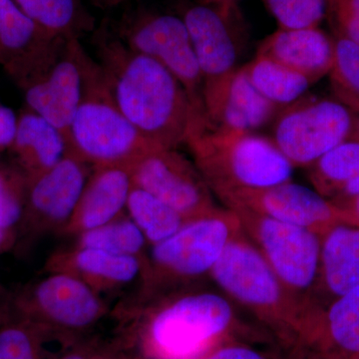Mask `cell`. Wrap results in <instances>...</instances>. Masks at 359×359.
Instances as JSON below:
<instances>
[{"label": "cell", "mask_w": 359, "mask_h": 359, "mask_svg": "<svg viewBox=\"0 0 359 359\" xmlns=\"http://www.w3.org/2000/svg\"><path fill=\"white\" fill-rule=\"evenodd\" d=\"M199 1L204 2V4H233V2H236V4H237L238 0H199Z\"/></svg>", "instance_id": "ab89813d"}, {"label": "cell", "mask_w": 359, "mask_h": 359, "mask_svg": "<svg viewBox=\"0 0 359 359\" xmlns=\"http://www.w3.org/2000/svg\"><path fill=\"white\" fill-rule=\"evenodd\" d=\"M132 187L130 167L94 168L65 233L77 236L120 218L126 210Z\"/></svg>", "instance_id": "ac0fdd59"}, {"label": "cell", "mask_w": 359, "mask_h": 359, "mask_svg": "<svg viewBox=\"0 0 359 359\" xmlns=\"http://www.w3.org/2000/svg\"><path fill=\"white\" fill-rule=\"evenodd\" d=\"M0 359H39L37 339L23 325L0 328Z\"/></svg>", "instance_id": "1f68e13d"}, {"label": "cell", "mask_w": 359, "mask_h": 359, "mask_svg": "<svg viewBox=\"0 0 359 359\" xmlns=\"http://www.w3.org/2000/svg\"><path fill=\"white\" fill-rule=\"evenodd\" d=\"M76 237V247L89 248L146 259L144 252L149 245L140 229L128 217L120 218L98 228L83 231Z\"/></svg>", "instance_id": "83f0119b"}, {"label": "cell", "mask_w": 359, "mask_h": 359, "mask_svg": "<svg viewBox=\"0 0 359 359\" xmlns=\"http://www.w3.org/2000/svg\"><path fill=\"white\" fill-rule=\"evenodd\" d=\"M145 259L76 247L54 255L51 271L69 273L97 292L126 287L143 276Z\"/></svg>", "instance_id": "44dd1931"}, {"label": "cell", "mask_w": 359, "mask_h": 359, "mask_svg": "<svg viewBox=\"0 0 359 359\" xmlns=\"http://www.w3.org/2000/svg\"><path fill=\"white\" fill-rule=\"evenodd\" d=\"M202 75L203 89L238 70L244 20L237 4H188L180 8Z\"/></svg>", "instance_id": "7c38bea8"}, {"label": "cell", "mask_w": 359, "mask_h": 359, "mask_svg": "<svg viewBox=\"0 0 359 359\" xmlns=\"http://www.w3.org/2000/svg\"><path fill=\"white\" fill-rule=\"evenodd\" d=\"M313 359H325V358H321L320 354H318L316 353V351H314V358Z\"/></svg>", "instance_id": "b9f144b4"}, {"label": "cell", "mask_w": 359, "mask_h": 359, "mask_svg": "<svg viewBox=\"0 0 359 359\" xmlns=\"http://www.w3.org/2000/svg\"><path fill=\"white\" fill-rule=\"evenodd\" d=\"M58 359H95L90 356L88 353H84V351H70V353H67L63 354L61 358Z\"/></svg>", "instance_id": "f35d334b"}, {"label": "cell", "mask_w": 359, "mask_h": 359, "mask_svg": "<svg viewBox=\"0 0 359 359\" xmlns=\"http://www.w3.org/2000/svg\"><path fill=\"white\" fill-rule=\"evenodd\" d=\"M273 16L278 29L299 30L320 27L328 15V0H262Z\"/></svg>", "instance_id": "f546056e"}, {"label": "cell", "mask_w": 359, "mask_h": 359, "mask_svg": "<svg viewBox=\"0 0 359 359\" xmlns=\"http://www.w3.org/2000/svg\"><path fill=\"white\" fill-rule=\"evenodd\" d=\"M306 346L325 359H359V287L321 309Z\"/></svg>", "instance_id": "7402d4cb"}, {"label": "cell", "mask_w": 359, "mask_h": 359, "mask_svg": "<svg viewBox=\"0 0 359 359\" xmlns=\"http://www.w3.org/2000/svg\"><path fill=\"white\" fill-rule=\"evenodd\" d=\"M257 55L273 59L316 83L327 76L334 58V40L320 27L278 29L259 45Z\"/></svg>", "instance_id": "ffe728a7"}, {"label": "cell", "mask_w": 359, "mask_h": 359, "mask_svg": "<svg viewBox=\"0 0 359 359\" xmlns=\"http://www.w3.org/2000/svg\"><path fill=\"white\" fill-rule=\"evenodd\" d=\"M94 6L102 9L118 8L129 0H88Z\"/></svg>", "instance_id": "d590c367"}, {"label": "cell", "mask_w": 359, "mask_h": 359, "mask_svg": "<svg viewBox=\"0 0 359 359\" xmlns=\"http://www.w3.org/2000/svg\"><path fill=\"white\" fill-rule=\"evenodd\" d=\"M86 56L79 39L65 40L20 84L28 109L50 122L65 137L81 101Z\"/></svg>", "instance_id": "8fae6325"}, {"label": "cell", "mask_w": 359, "mask_h": 359, "mask_svg": "<svg viewBox=\"0 0 359 359\" xmlns=\"http://www.w3.org/2000/svg\"><path fill=\"white\" fill-rule=\"evenodd\" d=\"M194 163L217 197L292 181L294 166L268 137L208 126L187 143Z\"/></svg>", "instance_id": "5b68a950"}, {"label": "cell", "mask_w": 359, "mask_h": 359, "mask_svg": "<svg viewBox=\"0 0 359 359\" xmlns=\"http://www.w3.org/2000/svg\"><path fill=\"white\" fill-rule=\"evenodd\" d=\"M93 33L95 60L113 98L146 140L178 149L209 126L204 108L167 68L131 50L106 25Z\"/></svg>", "instance_id": "6da1fadb"}, {"label": "cell", "mask_w": 359, "mask_h": 359, "mask_svg": "<svg viewBox=\"0 0 359 359\" xmlns=\"http://www.w3.org/2000/svg\"><path fill=\"white\" fill-rule=\"evenodd\" d=\"M45 32L62 39H81L96 29L83 0H14Z\"/></svg>", "instance_id": "d4e9b609"}, {"label": "cell", "mask_w": 359, "mask_h": 359, "mask_svg": "<svg viewBox=\"0 0 359 359\" xmlns=\"http://www.w3.org/2000/svg\"><path fill=\"white\" fill-rule=\"evenodd\" d=\"M218 198L228 209L244 208L320 236L341 222L358 224L348 212L318 191L292 181L268 188L231 191Z\"/></svg>", "instance_id": "4fadbf2b"}, {"label": "cell", "mask_w": 359, "mask_h": 359, "mask_svg": "<svg viewBox=\"0 0 359 359\" xmlns=\"http://www.w3.org/2000/svg\"><path fill=\"white\" fill-rule=\"evenodd\" d=\"M126 210L129 218L138 226L150 245L171 237L188 222L166 203L134 185Z\"/></svg>", "instance_id": "4316f807"}, {"label": "cell", "mask_w": 359, "mask_h": 359, "mask_svg": "<svg viewBox=\"0 0 359 359\" xmlns=\"http://www.w3.org/2000/svg\"><path fill=\"white\" fill-rule=\"evenodd\" d=\"M6 231H7L0 226V249L6 244Z\"/></svg>", "instance_id": "60d3db41"}, {"label": "cell", "mask_w": 359, "mask_h": 359, "mask_svg": "<svg viewBox=\"0 0 359 359\" xmlns=\"http://www.w3.org/2000/svg\"><path fill=\"white\" fill-rule=\"evenodd\" d=\"M30 308L42 327L63 335L80 334L107 313L100 295L76 276L51 271L33 287Z\"/></svg>", "instance_id": "5bb4252c"}, {"label": "cell", "mask_w": 359, "mask_h": 359, "mask_svg": "<svg viewBox=\"0 0 359 359\" xmlns=\"http://www.w3.org/2000/svg\"><path fill=\"white\" fill-rule=\"evenodd\" d=\"M89 167L67 153L55 166L27 180L25 204L39 229L65 233L89 178Z\"/></svg>", "instance_id": "9a60e30c"}, {"label": "cell", "mask_w": 359, "mask_h": 359, "mask_svg": "<svg viewBox=\"0 0 359 359\" xmlns=\"http://www.w3.org/2000/svg\"><path fill=\"white\" fill-rule=\"evenodd\" d=\"M27 180L0 171V226L6 231L20 222L25 211Z\"/></svg>", "instance_id": "4dcf8cb0"}, {"label": "cell", "mask_w": 359, "mask_h": 359, "mask_svg": "<svg viewBox=\"0 0 359 359\" xmlns=\"http://www.w3.org/2000/svg\"><path fill=\"white\" fill-rule=\"evenodd\" d=\"M130 169L134 186L152 194L188 221L219 208L194 161L177 149L153 146Z\"/></svg>", "instance_id": "30bf717a"}, {"label": "cell", "mask_w": 359, "mask_h": 359, "mask_svg": "<svg viewBox=\"0 0 359 359\" xmlns=\"http://www.w3.org/2000/svg\"><path fill=\"white\" fill-rule=\"evenodd\" d=\"M18 126V118L14 111L0 105V149L13 146Z\"/></svg>", "instance_id": "836d02e7"}, {"label": "cell", "mask_w": 359, "mask_h": 359, "mask_svg": "<svg viewBox=\"0 0 359 359\" xmlns=\"http://www.w3.org/2000/svg\"><path fill=\"white\" fill-rule=\"evenodd\" d=\"M204 359H268L263 353L245 344L224 342Z\"/></svg>", "instance_id": "d6a6232c"}, {"label": "cell", "mask_w": 359, "mask_h": 359, "mask_svg": "<svg viewBox=\"0 0 359 359\" xmlns=\"http://www.w3.org/2000/svg\"><path fill=\"white\" fill-rule=\"evenodd\" d=\"M309 170L314 190L341 207L359 196V141L344 142Z\"/></svg>", "instance_id": "cb8c5ba5"}, {"label": "cell", "mask_w": 359, "mask_h": 359, "mask_svg": "<svg viewBox=\"0 0 359 359\" xmlns=\"http://www.w3.org/2000/svg\"><path fill=\"white\" fill-rule=\"evenodd\" d=\"M242 231L235 212L218 208L190 219L171 237L151 245L142 276L144 299L151 302L186 290L210 276L226 245Z\"/></svg>", "instance_id": "277c9868"}, {"label": "cell", "mask_w": 359, "mask_h": 359, "mask_svg": "<svg viewBox=\"0 0 359 359\" xmlns=\"http://www.w3.org/2000/svg\"><path fill=\"white\" fill-rule=\"evenodd\" d=\"M122 6L120 16L106 23L108 29L131 50L167 68L204 108L202 75L181 14L161 11L136 0H129Z\"/></svg>", "instance_id": "52a82bcc"}, {"label": "cell", "mask_w": 359, "mask_h": 359, "mask_svg": "<svg viewBox=\"0 0 359 359\" xmlns=\"http://www.w3.org/2000/svg\"><path fill=\"white\" fill-rule=\"evenodd\" d=\"M202 99L212 128L256 132L283 110L252 87L242 67L203 89Z\"/></svg>", "instance_id": "2e32d148"}, {"label": "cell", "mask_w": 359, "mask_h": 359, "mask_svg": "<svg viewBox=\"0 0 359 359\" xmlns=\"http://www.w3.org/2000/svg\"><path fill=\"white\" fill-rule=\"evenodd\" d=\"M339 208L348 212L353 216V218L355 219L356 223L359 224V196Z\"/></svg>", "instance_id": "8d00e7d4"}, {"label": "cell", "mask_w": 359, "mask_h": 359, "mask_svg": "<svg viewBox=\"0 0 359 359\" xmlns=\"http://www.w3.org/2000/svg\"><path fill=\"white\" fill-rule=\"evenodd\" d=\"M11 147L26 180L51 169L68 153L65 135L30 110L18 118V132Z\"/></svg>", "instance_id": "603a6c76"}, {"label": "cell", "mask_w": 359, "mask_h": 359, "mask_svg": "<svg viewBox=\"0 0 359 359\" xmlns=\"http://www.w3.org/2000/svg\"><path fill=\"white\" fill-rule=\"evenodd\" d=\"M65 40L45 32L14 0H0V65L18 84Z\"/></svg>", "instance_id": "e0dca14e"}, {"label": "cell", "mask_w": 359, "mask_h": 359, "mask_svg": "<svg viewBox=\"0 0 359 359\" xmlns=\"http://www.w3.org/2000/svg\"><path fill=\"white\" fill-rule=\"evenodd\" d=\"M353 114V131L351 139L359 141V103L347 106Z\"/></svg>", "instance_id": "74e56055"}, {"label": "cell", "mask_w": 359, "mask_h": 359, "mask_svg": "<svg viewBox=\"0 0 359 359\" xmlns=\"http://www.w3.org/2000/svg\"><path fill=\"white\" fill-rule=\"evenodd\" d=\"M359 287V224L341 222L321 235L316 302L320 309Z\"/></svg>", "instance_id": "d6986e66"}, {"label": "cell", "mask_w": 359, "mask_h": 359, "mask_svg": "<svg viewBox=\"0 0 359 359\" xmlns=\"http://www.w3.org/2000/svg\"><path fill=\"white\" fill-rule=\"evenodd\" d=\"M68 153L95 168L131 167L153 144L118 108L100 66L87 53L79 107L67 136Z\"/></svg>", "instance_id": "8992f818"}, {"label": "cell", "mask_w": 359, "mask_h": 359, "mask_svg": "<svg viewBox=\"0 0 359 359\" xmlns=\"http://www.w3.org/2000/svg\"><path fill=\"white\" fill-rule=\"evenodd\" d=\"M148 302L141 342L149 359H204L228 342L238 323L233 302L211 290H182Z\"/></svg>", "instance_id": "3957f363"}, {"label": "cell", "mask_w": 359, "mask_h": 359, "mask_svg": "<svg viewBox=\"0 0 359 359\" xmlns=\"http://www.w3.org/2000/svg\"><path fill=\"white\" fill-rule=\"evenodd\" d=\"M242 69L252 87L282 109L301 100L313 85L301 73L266 56L256 55Z\"/></svg>", "instance_id": "484cf974"}, {"label": "cell", "mask_w": 359, "mask_h": 359, "mask_svg": "<svg viewBox=\"0 0 359 359\" xmlns=\"http://www.w3.org/2000/svg\"><path fill=\"white\" fill-rule=\"evenodd\" d=\"M353 131V112L337 98L302 97L276 116L271 140L292 166L311 168Z\"/></svg>", "instance_id": "9c48e42d"}, {"label": "cell", "mask_w": 359, "mask_h": 359, "mask_svg": "<svg viewBox=\"0 0 359 359\" xmlns=\"http://www.w3.org/2000/svg\"><path fill=\"white\" fill-rule=\"evenodd\" d=\"M330 6L339 7L359 18V0H328Z\"/></svg>", "instance_id": "e575fe53"}, {"label": "cell", "mask_w": 359, "mask_h": 359, "mask_svg": "<svg viewBox=\"0 0 359 359\" xmlns=\"http://www.w3.org/2000/svg\"><path fill=\"white\" fill-rule=\"evenodd\" d=\"M334 65L330 78L335 98L351 106L359 103V45L334 34Z\"/></svg>", "instance_id": "f1b7e54d"}, {"label": "cell", "mask_w": 359, "mask_h": 359, "mask_svg": "<svg viewBox=\"0 0 359 359\" xmlns=\"http://www.w3.org/2000/svg\"><path fill=\"white\" fill-rule=\"evenodd\" d=\"M245 235L264 257L283 285L311 308L320 273L321 236L308 229L236 208Z\"/></svg>", "instance_id": "ba28073f"}, {"label": "cell", "mask_w": 359, "mask_h": 359, "mask_svg": "<svg viewBox=\"0 0 359 359\" xmlns=\"http://www.w3.org/2000/svg\"><path fill=\"white\" fill-rule=\"evenodd\" d=\"M210 278L222 294L247 309L290 346H304L320 309L297 299L244 231L226 245Z\"/></svg>", "instance_id": "7a4b0ae2"}]
</instances>
